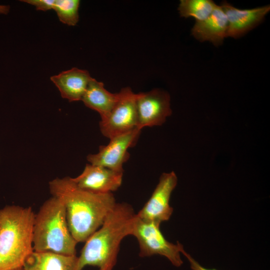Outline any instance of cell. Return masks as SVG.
<instances>
[{"instance_id":"e0dca14e","label":"cell","mask_w":270,"mask_h":270,"mask_svg":"<svg viewBox=\"0 0 270 270\" xmlns=\"http://www.w3.org/2000/svg\"><path fill=\"white\" fill-rule=\"evenodd\" d=\"M79 0H55L53 10L63 24L74 26L79 20Z\"/></svg>"},{"instance_id":"277c9868","label":"cell","mask_w":270,"mask_h":270,"mask_svg":"<svg viewBox=\"0 0 270 270\" xmlns=\"http://www.w3.org/2000/svg\"><path fill=\"white\" fill-rule=\"evenodd\" d=\"M77 244L70 230L64 205L58 198L52 196L35 214L34 251L74 256Z\"/></svg>"},{"instance_id":"ffe728a7","label":"cell","mask_w":270,"mask_h":270,"mask_svg":"<svg viewBox=\"0 0 270 270\" xmlns=\"http://www.w3.org/2000/svg\"><path fill=\"white\" fill-rule=\"evenodd\" d=\"M22 270V269H18V270Z\"/></svg>"},{"instance_id":"52a82bcc","label":"cell","mask_w":270,"mask_h":270,"mask_svg":"<svg viewBox=\"0 0 270 270\" xmlns=\"http://www.w3.org/2000/svg\"><path fill=\"white\" fill-rule=\"evenodd\" d=\"M141 130L136 128L110 138L106 146H101L96 154L87 156L90 164L104 167L114 171L124 172L123 164L128 160L129 148L135 146Z\"/></svg>"},{"instance_id":"30bf717a","label":"cell","mask_w":270,"mask_h":270,"mask_svg":"<svg viewBox=\"0 0 270 270\" xmlns=\"http://www.w3.org/2000/svg\"><path fill=\"white\" fill-rule=\"evenodd\" d=\"M123 173L92 164L72 180L80 188L96 193H112L121 186Z\"/></svg>"},{"instance_id":"9c48e42d","label":"cell","mask_w":270,"mask_h":270,"mask_svg":"<svg viewBox=\"0 0 270 270\" xmlns=\"http://www.w3.org/2000/svg\"><path fill=\"white\" fill-rule=\"evenodd\" d=\"M137 128L161 126L172 114L169 94L162 90L154 89L138 93L136 100Z\"/></svg>"},{"instance_id":"ba28073f","label":"cell","mask_w":270,"mask_h":270,"mask_svg":"<svg viewBox=\"0 0 270 270\" xmlns=\"http://www.w3.org/2000/svg\"><path fill=\"white\" fill-rule=\"evenodd\" d=\"M178 178L174 172L163 173L150 198L136 214L140 219L160 224L168 220L173 212L170 205L171 194L177 184Z\"/></svg>"},{"instance_id":"8992f818","label":"cell","mask_w":270,"mask_h":270,"mask_svg":"<svg viewBox=\"0 0 270 270\" xmlns=\"http://www.w3.org/2000/svg\"><path fill=\"white\" fill-rule=\"evenodd\" d=\"M118 99L108 116L100 122L103 136L111 138L138 128L136 100L138 94L126 87L118 92Z\"/></svg>"},{"instance_id":"7a4b0ae2","label":"cell","mask_w":270,"mask_h":270,"mask_svg":"<svg viewBox=\"0 0 270 270\" xmlns=\"http://www.w3.org/2000/svg\"><path fill=\"white\" fill-rule=\"evenodd\" d=\"M136 214L126 203H116L102 225L85 242L78 256L76 270L86 266L112 270L122 240L131 235Z\"/></svg>"},{"instance_id":"6da1fadb","label":"cell","mask_w":270,"mask_h":270,"mask_svg":"<svg viewBox=\"0 0 270 270\" xmlns=\"http://www.w3.org/2000/svg\"><path fill=\"white\" fill-rule=\"evenodd\" d=\"M49 188L64 205L70 230L78 243L85 242L102 225L117 203L112 193L82 189L68 176L54 179Z\"/></svg>"},{"instance_id":"2e32d148","label":"cell","mask_w":270,"mask_h":270,"mask_svg":"<svg viewBox=\"0 0 270 270\" xmlns=\"http://www.w3.org/2000/svg\"><path fill=\"white\" fill-rule=\"evenodd\" d=\"M216 6L212 0H180L178 10L180 16L193 17L198 22L206 19Z\"/></svg>"},{"instance_id":"8fae6325","label":"cell","mask_w":270,"mask_h":270,"mask_svg":"<svg viewBox=\"0 0 270 270\" xmlns=\"http://www.w3.org/2000/svg\"><path fill=\"white\" fill-rule=\"evenodd\" d=\"M228 22L227 36L238 38L259 24L270 10V5L252 9H239L226 1L220 5Z\"/></svg>"},{"instance_id":"5bb4252c","label":"cell","mask_w":270,"mask_h":270,"mask_svg":"<svg viewBox=\"0 0 270 270\" xmlns=\"http://www.w3.org/2000/svg\"><path fill=\"white\" fill-rule=\"evenodd\" d=\"M78 256L52 252L33 251L26 260L22 270H76Z\"/></svg>"},{"instance_id":"5b68a950","label":"cell","mask_w":270,"mask_h":270,"mask_svg":"<svg viewBox=\"0 0 270 270\" xmlns=\"http://www.w3.org/2000/svg\"><path fill=\"white\" fill-rule=\"evenodd\" d=\"M160 224L143 220L136 214L131 235L138 240L141 257L159 254L167 258L175 266L180 267L183 262L180 254L184 250L183 246L169 242L160 230Z\"/></svg>"},{"instance_id":"ac0fdd59","label":"cell","mask_w":270,"mask_h":270,"mask_svg":"<svg viewBox=\"0 0 270 270\" xmlns=\"http://www.w3.org/2000/svg\"><path fill=\"white\" fill-rule=\"evenodd\" d=\"M25 2L34 6L37 10L46 11L53 10L55 0H22Z\"/></svg>"},{"instance_id":"7c38bea8","label":"cell","mask_w":270,"mask_h":270,"mask_svg":"<svg viewBox=\"0 0 270 270\" xmlns=\"http://www.w3.org/2000/svg\"><path fill=\"white\" fill-rule=\"evenodd\" d=\"M228 22L220 6L216 4L204 20L196 22L192 29V36L199 41H208L214 46L220 45L227 37Z\"/></svg>"},{"instance_id":"4fadbf2b","label":"cell","mask_w":270,"mask_h":270,"mask_svg":"<svg viewBox=\"0 0 270 270\" xmlns=\"http://www.w3.org/2000/svg\"><path fill=\"white\" fill-rule=\"evenodd\" d=\"M92 78L88 71L73 68L50 78L61 96L69 102L82 100Z\"/></svg>"},{"instance_id":"d6986e66","label":"cell","mask_w":270,"mask_h":270,"mask_svg":"<svg viewBox=\"0 0 270 270\" xmlns=\"http://www.w3.org/2000/svg\"><path fill=\"white\" fill-rule=\"evenodd\" d=\"M182 254L188 260L192 270H217L216 269H208L202 266L185 250L183 251Z\"/></svg>"},{"instance_id":"3957f363","label":"cell","mask_w":270,"mask_h":270,"mask_svg":"<svg viewBox=\"0 0 270 270\" xmlns=\"http://www.w3.org/2000/svg\"><path fill=\"white\" fill-rule=\"evenodd\" d=\"M34 216L30 207L0 209V270L22 269L34 251Z\"/></svg>"},{"instance_id":"9a60e30c","label":"cell","mask_w":270,"mask_h":270,"mask_svg":"<svg viewBox=\"0 0 270 270\" xmlns=\"http://www.w3.org/2000/svg\"><path fill=\"white\" fill-rule=\"evenodd\" d=\"M118 96V93L110 92L104 88L102 82L92 78L82 100L86 106L97 112L101 120H103L111 112Z\"/></svg>"}]
</instances>
